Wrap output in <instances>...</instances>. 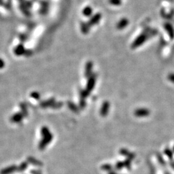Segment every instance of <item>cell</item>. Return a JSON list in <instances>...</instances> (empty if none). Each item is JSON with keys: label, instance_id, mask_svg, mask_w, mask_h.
I'll list each match as a JSON object with an SVG mask.
<instances>
[{"label": "cell", "instance_id": "cell-1", "mask_svg": "<svg viewBox=\"0 0 174 174\" xmlns=\"http://www.w3.org/2000/svg\"><path fill=\"white\" fill-rule=\"evenodd\" d=\"M13 170H14V168H9V169H5L2 171L1 174H9V173H10V172H12Z\"/></svg>", "mask_w": 174, "mask_h": 174}]
</instances>
